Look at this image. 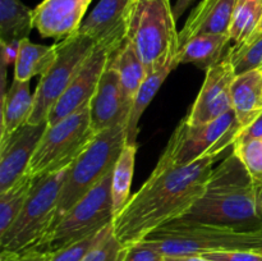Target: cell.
I'll list each match as a JSON object with an SVG mask.
<instances>
[{"mask_svg": "<svg viewBox=\"0 0 262 261\" xmlns=\"http://www.w3.org/2000/svg\"><path fill=\"white\" fill-rule=\"evenodd\" d=\"M58 54V45H38L30 38L20 40L18 58L14 64V78L30 82L33 77L42 76L53 66Z\"/></svg>", "mask_w": 262, "mask_h": 261, "instance_id": "21", "label": "cell"}, {"mask_svg": "<svg viewBox=\"0 0 262 261\" xmlns=\"http://www.w3.org/2000/svg\"><path fill=\"white\" fill-rule=\"evenodd\" d=\"M179 220L262 232L258 186L233 151L212 169L202 196Z\"/></svg>", "mask_w": 262, "mask_h": 261, "instance_id": "2", "label": "cell"}, {"mask_svg": "<svg viewBox=\"0 0 262 261\" xmlns=\"http://www.w3.org/2000/svg\"><path fill=\"white\" fill-rule=\"evenodd\" d=\"M163 261H214L204 256H164Z\"/></svg>", "mask_w": 262, "mask_h": 261, "instance_id": "38", "label": "cell"}, {"mask_svg": "<svg viewBox=\"0 0 262 261\" xmlns=\"http://www.w3.org/2000/svg\"><path fill=\"white\" fill-rule=\"evenodd\" d=\"M235 71L230 53L219 64L206 72L200 94L194 100L186 120L191 124H204L232 110V84Z\"/></svg>", "mask_w": 262, "mask_h": 261, "instance_id": "12", "label": "cell"}, {"mask_svg": "<svg viewBox=\"0 0 262 261\" xmlns=\"http://www.w3.org/2000/svg\"><path fill=\"white\" fill-rule=\"evenodd\" d=\"M164 255L155 248L146 245L143 241L125 247L123 261H163Z\"/></svg>", "mask_w": 262, "mask_h": 261, "instance_id": "33", "label": "cell"}, {"mask_svg": "<svg viewBox=\"0 0 262 261\" xmlns=\"http://www.w3.org/2000/svg\"><path fill=\"white\" fill-rule=\"evenodd\" d=\"M33 109V94L30 82L13 79L5 95L2 96V130L0 141L27 124Z\"/></svg>", "mask_w": 262, "mask_h": 261, "instance_id": "20", "label": "cell"}, {"mask_svg": "<svg viewBox=\"0 0 262 261\" xmlns=\"http://www.w3.org/2000/svg\"><path fill=\"white\" fill-rule=\"evenodd\" d=\"M112 227L113 223L106 225L100 232L95 233V234L89 235V237L83 238V240L78 241V242H74L72 245H68L66 247L60 248V250L55 251V252L50 253L49 261H83L87 253L105 237V234L109 232Z\"/></svg>", "mask_w": 262, "mask_h": 261, "instance_id": "30", "label": "cell"}, {"mask_svg": "<svg viewBox=\"0 0 262 261\" xmlns=\"http://www.w3.org/2000/svg\"><path fill=\"white\" fill-rule=\"evenodd\" d=\"M19 42L20 41H10V42L0 41V45H2V64L7 67L10 66V64H15V60L18 58V51H19Z\"/></svg>", "mask_w": 262, "mask_h": 261, "instance_id": "34", "label": "cell"}, {"mask_svg": "<svg viewBox=\"0 0 262 261\" xmlns=\"http://www.w3.org/2000/svg\"><path fill=\"white\" fill-rule=\"evenodd\" d=\"M112 178L113 171L59 220L35 250L53 253L112 224L114 220Z\"/></svg>", "mask_w": 262, "mask_h": 261, "instance_id": "9", "label": "cell"}, {"mask_svg": "<svg viewBox=\"0 0 262 261\" xmlns=\"http://www.w3.org/2000/svg\"><path fill=\"white\" fill-rule=\"evenodd\" d=\"M49 257H50V253L31 250L20 255V261H49Z\"/></svg>", "mask_w": 262, "mask_h": 261, "instance_id": "36", "label": "cell"}, {"mask_svg": "<svg viewBox=\"0 0 262 261\" xmlns=\"http://www.w3.org/2000/svg\"><path fill=\"white\" fill-rule=\"evenodd\" d=\"M230 60L235 74H242L253 69H262V32L256 33L241 46H232Z\"/></svg>", "mask_w": 262, "mask_h": 261, "instance_id": "28", "label": "cell"}, {"mask_svg": "<svg viewBox=\"0 0 262 261\" xmlns=\"http://www.w3.org/2000/svg\"><path fill=\"white\" fill-rule=\"evenodd\" d=\"M0 261H20V255L12 251H0Z\"/></svg>", "mask_w": 262, "mask_h": 261, "instance_id": "39", "label": "cell"}, {"mask_svg": "<svg viewBox=\"0 0 262 261\" xmlns=\"http://www.w3.org/2000/svg\"><path fill=\"white\" fill-rule=\"evenodd\" d=\"M92 0H43L33 9V25L42 37L63 40L81 27Z\"/></svg>", "mask_w": 262, "mask_h": 261, "instance_id": "15", "label": "cell"}, {"mask_svg": "<svg viewBox=\"0 0 262 261\" xmlns=\"http://www.w3.org/2000/svg\"><path fill=\"white\" fill-rule=\"evenodd\" d=\"M258 193H260V200H261V202H262V184L260 187H258Z\"/></svg>", "mask_w": 262, "mask_h": 261, "instance_id": "40", "label": "cell"}, {"mask_svg": "<svg viewBox=\"0 0 262 261\" xmlns=\"http://www.w3.org/2000/svg\"><path fill=\"white\" fill-rule=\"evenodd\" d=\"M133 0H100L89 17L83 19L78 32L96 42L125 32V25Z\"/></svg>", "mask_w": 262, "mask_h": 261, "instance_id": "17", "label": "cell"}, {"mask_svg": "<svg viewBox=\"0 0 262 261\" xmlns=\"http://www.w3.org/2000/svg\"><path fill=\"white\" fill-rule=\"evenodd\" d=\"M127 143V124L97 133L89 147L72 164L59 196L58 207L50 230L59 220L115 168L118 158ZM49 230V232H50ZM48 232V233H49Z\"/></svg>", "mask_w": 262, "mask_h": 261, "instance_id": "5", "label": "cell"}, {"mask_svg": "<svg viewBox=\"0 0 262 261\" xmlns=\"http://www.w3.org/2000/svg\"><path fill=\"white\" fill-rule=\"evenodd\" d=\"M96 133L92 129L90 102L55 124H48L27 173L33 179L71 166L89 147Z\"/></svg>", "mask_w": 262, "mask_h": 261, "instance_id": "8", "label": "cell"}, {"mask_svg": "<svg viewBox=\"0 0 262 261\" xmlns=\"http://www.w3.org/2000/svg\"><path fill=\"white\" fill-rule=\"evenodd\" d=\"M137 148V143H125L113 170L112 201L114 217L124 209L130 199V184L135 173Z\"/></svg>", "mask_w": 262, "mask_h": 261, "instance_id": "24", "label": "cell"}, {"mask_svg": "<svg viewBox=\"0 0 262 261\" xmlns=\"http://www.w3.org/2000/svg\"><path fill=\"white\" fill-rule=\"evenodd\" d=\"M232 109L246 128L262 113V69L237 74L232 84Z\"/></svg>", "mask_w": 262, "mask_h": 261, "instance_id": "18", "label": "cell"}, {"mask_svg": "<svg viewBox=\"0 0 262 261\" xmlns=\"http://www.w3.org/2000/svg\"><path fill=\"white\" fill-rule=\"evenodd\" d=\"M230 42L229 33L196 36L181 48L179 63L194 64L199 69L207 72L229 55L233 46Z\"/></svg>", "mask_w": 262, "mask_h": 261, "instance_id": "19", "label": "cell"}, {"mask_svg": "<svg viewBox=\"0 0 262 261\" xmlns=\"http://www.w3.org/2000/svg\"><path fill=\"white\" fill-rule=\"evenodd\" d=\"M35 179L25 174L7 191L0 192V235L4 234L22 211Z\"/></svg>", "mask_w": 262, "mask_h": 261, "instance_id": "27", "label": "cell"}, {"mask_svg": "<svg viewBox=\"0 0 262 261\" xmlns=\"http://www.w3.org/2000/svg\"><path fill=\"white\" fill-rule=\"evenodd\" d=\"M232 151L239 158L256 186L262 184V138L237 140Z\"/></svg>", "mask_w": 262, "mask_h": 261, "instance_id": "29", "label": "cell"}, {"mask_svg": "<svg viewBox=\"0 0 262 261\" xmlns=\"http://www.w3.org/2000/svg\"><path fill=\"white\" fill-rule=\"evenodd\" d=\"M204 257L214 261H262V248L260 250H232L205 253Z\"/></svg>", "mask_w": 262, "mask_h": 261, "instance_id": "32", "label": "cell"}, {"mask_svg": "<svg viewBox=\"0 0 262 261\" xmlns=\"http://www.w3.org/2000/svg\"><path fill=\"white\" fill-rule=\"evenodd\" d=\"M71 166L35 179L20 214L12 227L0 235L2 251L22 255L37 247L53 224L60 191Z\"/></svg>", "mask_w": 262, "mask_h": 261, "instance_id": "7", "label": "cell"}, {"mask_svg": "<svg viewBox=\"0 0 262 261\" xmlns=\"http://www.w3.org/2000/svg\"><path fill=\"white\" fill-rule=\"evenodd\" d=\"M143 242L164 256H201L217 251L260 250L262 232L177 219L156 229Z\"/></svg>", "mask_w": 262, "mask_h": 261, "instance_id": "4", "label": "cell"}, {"mask_svg": "<svg viewBox=\"0 0 262 261\" xmlns=\"http://www.w3.org/2000/svg\"><path fill=\"white\" fill-rule=\"evenodd\" d=\"M237 3L238 0H202L179 32V48L196 36L229 33Z\"/></svg>", "mask_w": 262, "mask_h": 261, "instance_id": "16", "label": "cell"}, {"mask_svg": "<svg viewBox=\"0 0 262 261\" xmlns=\"http://www.w3.org/2000/svg\"><path fill=\"white\" fill-rule=\"evenodd\" d=\"M113 64L125 96L133 102L138 89L147 77V72L133 46L125 38L113 53Z\"/></svg>", "mask_w": 262, "mask_h": 261, "instance_id": "22", "label": "cell"}, {"mask_svg": "<svg viewBox=\"0 0 262 261\" xmlns=\"http://www.w3.org/2000/svg\"><path fill=\"white\" fill-rule=\"evenodd\" d=\"M124 252L125 247L115 237L112 227L105 237L87 253L83 261H123Z\"/></svg>", "mask_w": 262, "mask_h": 261, "instance_id": "31", "label": "cell"}, {"mask_svg": "<svg viewBox=\"0 0 262 261\" xmlns=\"http://www.w3.org/2000/svg\"><path fill=\"white\" fill-rule=\"evenodd\" d=\"M124 38L125 32H122L109 36L96 44L72 83L49 114V124L60 122L61 119L91 101L113 51L124 41Z\"/></svg>", "mask_w": 262, "mask_h": 261, "instance_id": "11", "label": "cell"}, {"mask_svg": "<svg viewBox=\"0 0 262 261\" xmlns=\"http://www.w3.org/2000/svg\"><path fill=\"white\" fill-rule=\"evenodd\" d=\"M250 138H262V113L251 124L241 130L237 140H250Z\"/></svg>", "mask_w": 262, "mask_h": 261, "instance_id": "35", "label": "cell"}, {"mask_svg": "<svg viewBox=\"0 0 262 261\" xmlns=\"http://www.w3.org/2000/svg\"><path fill=\"white\" fill-rule=\"evenodd\" d=\"M48 124V122L27 123L0 141V192L7 191L27 173L33 153Z\"/></svg>", "mask_w": 262, "mask_h": 261, "instance_id": "14", "label": "cell"}, {"mask_svg": "<svg viewBox=\"0 0 262 261\" xmlns=\"http://www.w3.org/2000/svg\"><path fill=\"white\" fill-rule=\"evenodd\" d=\"M262 20V0H238L230 22L233 46H241L255 36Z\"/></svg>", "mask_w": 262, "mask_h": 261, "instance_id": "26", "label": "cell"}, {"mask_svg": "<svg viewBox=\"0 0 262 261\" xmlns=\"http://www.w3.org/2000/svg\"><path fill=\"white\" fill-rule=\"evenodd\" d=\"M242 127L233 109L204 124H191L186 118L174 129L168 145L164 148L155 171L189 165L202 158L223 155L232 148Z\"/></svg>", "mask_w": 262, "mask_h": 261, "instance_id": "6", "label": "cell"}, {"mask_svg": "<svg viewBox=\"0 0 262 261\" xmlns=\"http://www.w3.org/2000/svg\"><path fill=\"white\" fill-rule=\"evenodd\" d=\"M220 156H206L189 165L165 171L152 170L140 191L113 220L118 241L124 247L132 246L186 214L204 193Z\"/></svg>", "mask_w": 262, "mask_h": 261, "instance_id": "1", "label": "cell"}, {"mask_svg": "<svg viewBox=\"0 0 262 261\" xmlns=\"http://www.w3.org/2000/svg\"><path fill=\"white\" fill-rule=\"evenodd\" d=\"M169 0H133L125 40L133 46L148 74L179 66V32Z\"/></svg>", "mask_w": 262, "mask_h": 261, "instance_id": "3", "label": "cell"}, {"mask_svg": "<svg viewBox=\"0 0 262 261\" xmlns=\"http://www.w3.org/2000/svg\"><path fill=\"white\" fill-rule=\"evenodd\" d=\"M258 32H262V20H261V25H260V27H258L257 32H256V33H258ZM256 33H255V35H256Z\"/></svg>", "mask_w": 262, "mask_h": 261, "instance_id": "41", "label": "cell"}, {"mask_svg": "<svg viewBox=\"0 0 262 261\" xmlns=\"http://www.w3.org/2000/svg\"><path fill=\"white\" fill-rule=\"evenodd\" d=\"M174 67H169V68L163 69V71L158 72V73L148 74L146 77L145 81L142 82L141 87L138 89L137 94H136L135 99L132 102V109H130L129 119H128L127 124V142L128 143H137V136H138V123H140L141 117H142L143 112L147 109L150 102L152 101L155 95L158 94L159 89L161 84L164 83L169 74L174 71Z\"/></svg>", "mask_w": 262, "mask_h": 261, "instance_id": "25", "label": "cell"}, {"mask_svg": "<svg viewBox=\"0 0 262 261\" xmlns=\"http://www.w3.org/2000/svg\"><path fill=\"white\" fill-rule=\"evenodd\" d=\"M33 25V10L20 0H0V41L28 38Z\"/></svg>", "mask_w": 262, "mask_h": 261, "instance_id": "23", "label": "cell"}, {"mask_svg": "<svg viewBox=\"0 0 262 261\" xmlns=\"http://www.w3.org/2000/svg\"><path fill=\"white\" fill-rule=\"evenodd\" d=\"M96 41L77 31L58 42V54L53 66L38 79L33 94V109L28 123L40 124L66 92L96 46Z\"/></svg>", "mask_w": 262, "mask_h": 261, "instance_id": "10", "label": "cell"}, {"mask_svg": "<svg viewBox=\"0 0 262 261\" xmlns=\"http://www.w3.org/2000/svg\"><path fill=\"white\" fill-rule=\"evenodd\" d=\"M114 53V51H113ZM132 101L125 96L119 76L113 64V54L90 101V117L95 133L128 124Z\"/></svg>", "mask_w": 262, "mask_h": 261, "instance_id": "13", "label": "cell"}, {"mask_svg": "<svg viewBox=\"0 0 262 261\" xmlns=\"http://www.w3.org/2000/svg\"><path fill=\"white\" fill-rule=\"evenodd\" d=\"M193 3L194 0H177L176 5H174L173 8L174 18H176V20H178L179 18L182 17V14H183V13L186 12V10L188 9Z\"/></svg>", "mask_w": 262, "mask_h": 261, "instance_id": "37", "label": "cell"}]
</instances>
